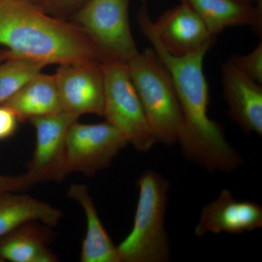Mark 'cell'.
I'll list each match as a JSON object with an SVG mask.
<instances>
[{
  "label": "cell",
  "mask_w": 262,
  "mask_h": 262,
  "mask_svg": "<svg viewBox=\"0 0 262 262\" xmlns=\"http://www.w3.org/2000/svg\"><path fill=\"white\" fill-rule=\"evenodd\" d=\"M139 28L173 79L182 113L178 142L183 154L210 173H232L244 160L229 144L220 123L208 115L209 88L203 62L210 48L185 56H174L165 51L153 29L146 2L138 12Z\"/></svg>",
  "instance_id": "obj_1"
},
{
  "label": "cell",
  "mask_w": 262,
  "mask_h": 262,
  "mask_svg": "<svg viewBox=\"0 0 262 262\" xmlns=\"http://www.w3.org/2000/svg\"><path fill=\"white\" fill-rule=\"evenodd\" d=\"M0 45L10 58L62 65L106 58L78 25L49 16L22 0L0 2Z\"/></svg>",
  "instance_id": "obj_2"
},
{
  "label": "cell",
  "mask_w": 262,
  "mask_h": 262,
  "mask_svg": "<svg viewBox=\"0 0 262 262\" xmlns=\"http://www.w3.org/2000/svg\"><path fill=\"white\" fill-rule=\"evenodd\" d=\"M139 200L134 227L117 247L121 262H166L170 258L165 226L170 184L158 172L147 170L137 182Z\"/></svg>",
  "instance_id": "obj_3"
},
{
  "label": "cell",
  "mask_w": 262,
  "mask_h": 262,
  "mask_svg": "<svg viewBox=\"0 0 262 262\" xmlns=\"http://www.w3.org/2000/svg\"><path fill=\"white\" fill-rule=\"evenodd\" d=\"M131 80L158 143L178 142L182 113L173 79L152 48L127 61Z\"/></svg>",
  "instance_id": "obj_4"
},
{
  "label": "cell",
  "mask_w": 262,
  "mask_h": 262,
  "mask_svg": "<svg viewBox=\"0 0 262 262\" xmlns=\"http://www.w3.org/2000/svg\"><path fill=\"white\" fill-rule=\"evenodd\" d=\"M103 116L126 137L136 151H149L158 140L131 80L127 62L106 58L103 61Z\"/></svg>",
  "instance_id": "obj_5"
},
{
  "label": "cell",
  "mask_w": 262,
  "mask_h": 262,
  "mask_svg": "<svg viewBox=\"0 0 262 262\" xmlns=\"http://www.w3.org/2000/svg\"><path fill=\"white\" fill-rule=\"evenodd\" d=\"M130 0H85L76 15L77 25L106 58L130 61L138 53L130 27Z\"/></svg>",
  "instance_id": "obj_6"
},
{
  "label": "cell",
  "mask_w": 262,
  "mask_h": 262,
  "mask_svg": "<svg viewBox=\"0 0 262 262\" xmlns=\"http://www.w3.org/2000/svg\"><path fill=\"white\" fill-rule=\"evenodd\" d=\"M128 144L126 137L107 121L97 124L76 121L66 140V173L93 177L110 166Z\"/></svg>",
  "instance_id": "obj_7"
},
{
  "label": "cell",
  "mask_w": 262,
  "mask_h": 262,
  "mask_svg": "<svg viewBox=\"0 0 262 262\" xmlns=\"http://www.w3.org/2000/svg\"><path fill=\"white\" fill-rule=\"evenodd\" d=\"M79 117L75 114L61 112L29 119L36 132L35 148L26 173L32 185L60 182L67 177L66 140L70 127Z\"/></svg>",
  "instance_id": "obj_8"
},
{
  "label": "cell",
  "mask_w": 262,
  "mask_h": 262,
  "mask_svg": "<svg viewBox=\"0 0 262 262\" xmlns=\"http://www.w3.org/2000/svg\"><path fill=\"white\" fill-rule=\"evenodd\" d=\"M56 77L63 112L103 116L104 77L103 61L59 65Z\"/></svg>",
  "instance_id": "obj_9"
},
{
  "label": "cell",
  "mask_w": 262,
  "mask_h": 262,
  "mask_svg": "<svg viewBox=\"0 0 262 262\" xmlns=\"http://www.w3.org/2000/svg\"><path fill=\"white\" fill-rule=\"evenodd\" d=\"M152 27L160 44L174 56L211 49L216 42L199 15L182 2L153 20Z\"/></svg>",
  "instance_id": "obj_10"
},
{
  "label": "cell",
  "mask_w": 262,
  "mask_h": 262,
  "mask_svg": "<svg viewBox=\"0 0 262 262\" xmlns=\"http://www.w3.org/2000/svg\"><path fill=\"white\" fill-rule=\"evenodd\" d=\"M261 227V205L253 201H237L225 189L217 199L203 207L194 234L198 237L208 233L239 234Z\"/></svg>",
  "instance_id": "obj_11"
},
{
  "label": "cell",
  "mask_w": 262,
  "mask_h": 262,
  "mask_svg": "<svg viewBox=\"0 0 262 262\" xmlns=\"http://www.w3.org/2000/svg\"><path fill=\"white\" fill-rule=\"evenodd\" d=\"M223 95L229 115L246 135L262 136V86L229 61L222 64Z\"/></svg>",
  "instance_id": "obj_12"
},
{
  "label": "cell",
  "mask_w": 262,
  "mask_h": 262,
  "mask_svg": "<svg viewBox=\"0 0 262 262\" xmlns=\"http://www.w3.org/2000/svg\"><path fill=\"white\" fill-rule=\"evenodd\" d=\"M199 15L208 32L216 37L224 29L251 27L259 37L262 33V0L245 3L237 0H182Z\"/></svg>",
  "instance_id": "obj_13"
},
{
  "label": "cell",
  "mask_w": 262,
  "mask_h": 262,
  "mask_svg": "<svg viewBox=\"0 0 262 262\" xmlns=\"http://www.w3.org/2000/svg\"><path fill=\"white\" fill-rule=\"evenodd\" d=\"M48 227L37 222H27L0 238V261H58L49 248L53 234Z\"/></svg>",
  "instance_id": "obj_14"
},
{
  "label": "cell",
  "mask_w": 262,
  "mask_h": 262,
  "mask_svg": "<svg viewBox=\"0 0 262 262\" xmlns=\"http://www.w3.org/2000/svg\"><path fill=\"white\" fill-rule=\"evenodd\" d=\"M67 196L80 205L87 222V231L82 241L80 261L121 262L117 247L114 245L101 223L87 186L82 184H72L67 191Z\"/></svg>",
  "instance_id": "obj_15"
},
{
  "label": "cell",
  "mask_w": 262,
  "mask_h": 262,
  "mask_svg": "<svg viewBox=\"0 0 262 262\" xmlns=\"http://www.w3.org/2000/svg\"><path fill=\"white\" fill-rule=\"evenodd\" d=\"M62 217L61 210L32 196L14 192L0 193V238L27 222L55 227Z\"/></svg>",
  "instance_id": "obj_16"
},
{
  "label": "cell",
  "mask_w": 262,
  "mask_h": 262,
  "mask_svg": "<svg viewBox=\"0 0 262 262\" xmlns=\"http://www.w3.org/2000/svg\"><path fill=\"white\" fill-rule=\"evenodd\" d=\"M4 104L15 112L20 121L63 112L55 75L41 72Z\"/></svg>",
  "instance_id": "obj_17"
},
{
  "label": "cell",
  "mask_w": 262,
  "mask_h": 262,
  "mask_svg": "<svg viewBox=\"0 0 262 262\" xmlns=\"http://www.w3.org/2000/svg\"><path fill=\"white\" fill-rule=\"evenodd\" d=\"M46 65L22 58H10L0 63V104H4L40 73Z\"/></svg>",
  "instance_id": "obj_18"
},
{
  "label": "cell",
  "mask_w": 262,
  "mask_h": 262,
  "mask_svg": "<svg viewBox=\"0 0 262 262\" xmlns=\"http://www.w3.org/2000/svg\"><path fill=\"white\" fill-rule=\"evenodd\" d=\"M244 75L262 84V42L246 55L234 54L228 60Z\"/></svg>",
  "instance_id": "obj_19"
},
{
  "label": "cell",
  "mask_w": 262,
  "mask_h": 262,
  "mask_svg": "<svg viewBox=\"0 0 262 262\" xmlns=\"http://www.w3.org/2000/svg\"><path fill=\"white\" fill-rule=\"evenodd\" d=\"M19 120L15 112L6 104H0V141L11 137L16 131Z\"/></svg>",
  "instance_id": "obj_20"
},
{
  "label": "cell",
  "mask_w": 262,
  "mask_h": 262,
  "mask_svg": "<svg viewBox=\"0 0 262 262\" xmlns=\"http://www.w3.org/2000/svg\"><path fill=\"white\" fill-rule=\"evenodd\" d=\"M27 174L20 176L0 175V193L16 192L32 187Z\"/></svg>",
  "instance_id": "obj_21"
},
{
  "label": "cell",
  "mask_w": 262,
  "mask_h": 262,
  "mask_svg": "<svg viewBox=\"0 0 262 262\" xmlns=\"http://www.w3.org/2000/svg\"><path fill=\"white\" fill-rule=\"evenodd\" d=\"M82 1H84V0H47L48 5L50 4V2H53L58 6L64 7V8L75 6V5L82 3Z\"/></svg>",
  "instance_id": "obj_22"
},
{
  "label": "cell",
  "mask_w": 262,
  "mask_h": 262,
  "mask_svg": "<svg viewBox=\"0 0 262 262\" xmlns=\"http://www.w3.org/2000/svg\"><path fill=\"white\" fill-rule=\"evenodd\" d=\"M22 1L27 2V3H32L34 5L39 7V8H43V7L46 6L48 5L47 0H22Z\"/></svg>",
  "instance_id": "obj_23"
},
{
  "label": "cell",
  "mask_w": 262,
  "mask_h": 262,
  "mask_svg": "<svg viewBox=\"0 0 262 262\" xmlns=\"http://www.w3.org/2000/svg\"><path fill=\"white\" fill-rule=\"evenodd\" d=\"M8 58H10V56L9 54H8V51H4L0 52V63L5 61V60L8 59Z\"/></svg>",
  "instance_id": "obj_24"
},
{
  "label": "cell",
  "mask_w": 262,
  "mask_h": 262,
  "mask_svg": "<svg viewBox=\"0 0 262 262\" xmlns=\"http://www.w3.org/2000/svg\"><path fill=\"white\" fill-rule=\"evenodd\" d=\"M237 1L245 3H256V1H257V0H237Z\"/></svg>",
  "instance_id": "obj_25"
},
{
  "label": "cell",
  "mask_w": 262,
  "mask_h": 262,
  "mask_svg": "<svg viewBox=\"0 0 262 262\" xmlns=\"http://www.w3.org/2000/svg\"><path fill=\"white\" fill-rule=\"evenodd\" d=\"M3 1V0H0V2Z\"/></svg>",
  "instance_id": "obj_26"
}]
</instances>
